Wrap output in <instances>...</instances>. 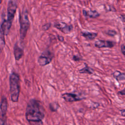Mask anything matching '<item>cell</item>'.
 I'll return each instance as SVG.
<instances>
[{
  "label": "cell",
  "mask_w": 125,
  "mask_h": 125,
  "mask_svg": "<svg viewBox=\"0 0 125 125\" xmlns=\"http://www.w3.org/2000/svg\"><path fill=\"white\" fill-rule=\"evenodd\" d=\"M82 12L83 15L85 18L88 17L89 18H96L99 17L100 15V14L95 10H86L85 9H83Z\"/></svg>",
  "instance_id": "8fae6325"
},
{
  "label": "cell",
  "mask_w": 125,
  "mask_h": 125,
  "mask_svg": "<svg viewBox=\"0 0 125 125\" xmlns=\"http://www.w3.org/2000/svg\"><path fill=\"white\" fill-rule=\"evenodd\" d=\"M20 76L16 73L12 72L9 76L10 93L11 101L14 103L19 101L20 93Z\"/></svg>",
  "instance_id": "7a4b0ae2"
},
{
  "label": "cell",
  "mask_w": 125,
  "mask_h": 125,
  "mask_svg": "<svg viewBox=\"0 0 125 125\" xmlns=\"http://www.w3.org/2000/svg\"><path fill=\"white\" fill-rule=\"evenodd\" d=\"M106 34L110 36H114L116 34V32L113 30H108L106 32Z\"/></svg>",
  "instance_id": "e0dca14e"
},
{
  "label": "cell",
  "mask_w": 125,
  "mask_h": 125,
  "mask_svg": "<svg viewBox=\"0 0 125 125\" xmlns=\"http://www.w3.org/2000/svg\"><path fill=\"white\" fill-rule=\"evenodd\" d=\"M44 116V109L41 102L35 99L30 100L25 110V118L30 125H43Z\"/></svg>",
  "instance_id": "6da1fadb"
},
{
  "label": "cell",
  "mask_w": 125,
  "mask_h": 125,
  "mask_svg": "<svg viewBox=\"0 0 125 125\" xmlns=\"http://www.w3.org/2000/svg\"><path fill=\"white\" fill-rule=\"evenodd\" d=\"M81 35L83 37L85 38L86 40L89 41L93 40L96 38L98 35L97 33L88 32V31H82L81 32Z\"/></svg>",
  "instance_id": "7c38bea8"
},
{
  "label": "cell",
  "mask_w": 125,
  "mask_h": 125,
  "mask_svg": "<svg viewBox=\"0 0 125 125\" xmlns=\"http://www.w3.org/2000/svg\"></svg>",
  "instance_id": "d4e9b609"
},
{
  "label": "cell",
  "mask_w": 125,
  "mask_h": 125,
  "mask_svg": "<svg viewBox=\"0 0 125 125\" xmlns=\"http://www.w3.org/2000/svg\"><path fill=\"white\" fill-rule=\"evenodd\" d=\"M120 111H121V115L123 116H124V117H125V109L121 110Z\"/></svg>",
  "instance_id": "7402d4cb"
},
{
  "label": "cell",
  "mask_w": 125,
  "mask_h": 125,
  "mask_svg": "<svg viewBox=\"0 0 125 125\" xmlns=\"http://www.w3.org/2000/svg\"><path fill=\"white\" fill-rule=\"evenodd\" d=\"M14 51V55L15 59L16 61H19L23 56L24 54V50L18 44V42H16L13 48Z\"/></svg>",
  "instance_id": "9c48e42d"
},
{
  "label": "cell",
  "mask_w": 125,
  "mask_h": 125,
  "mask_svg": "<svg viewBox=\"0 0 125 125\" xmlns=\"http://www.w3.org/2000/svg\"><path fill=\"white\" fill-rule=\"evenodd\" d=\"M80 73L81 74H92L94 72V70L90 67H89L88 64L84 63V67L79 70Z\"/></svg>",
  "instance_id": "4fadbf2b"
},
{
  "label": "cell",
  "mask_w": 125,
  "mask_h": 125,
  "mask_svg": "<svg viewBox=\"0 0 125 125\" xmlns=\"http://www.w3.org/2000/svg\"><path fill=\"white\" fill-rule=\"evenodd\" d=\"M114 42L110 41L97 40L94 42V46L98 48H112L114 46Z\"/></svg>",
  "instance_id": "ba28073f"
},
{
  "label": "cell",
  "mask_w": 125,
  "mask_h": 125,
  "mask_svg": "<svg viewBox=\"0 0 125 125\" xmlns=\"http://www.w3.org/2000/svg\"><path fill=\"white\" fill-rule=\"evenodd\" d=\"M19 21L20 25V36L21 42H22L26 37L30 24L28 17V12L26 8H23L22 12L20 14Z\"/></svg>",
  "instance_id": "3957f363"
},
{
  "label": "cell",
  "mask_w": 125,
  "mask_h": 125,
  "mask_svg": "<svg viewBox=\"0 0 125 125\" xmlns=\"http://www.w3.org/2000/svg\"><path fill=\"white\" fill-rule=\"evenodd\" d=\"M54 26L64 34L70 33L73 28L72 25L68 24L63 21L55 22L54 24Z\"/></svg>",
  "instance_id": "8992f818"
},
{
  "label": "cell",
  "mask_w": 125,
  "mask_h": 125,
  "mask_svg": "<svg viewBox=\"0 0 125 125\" xmlns=\"http://www.w3.org/2000/svg\"><path fill=\"white\" fill-rule=\"evenodd\" d=\"M49 109L52 112H55L57 111L58 108L59 107V104L56 102L51 103L49 105Z\"/></svg>",
  "instance_id": "9a60e30c"
},
{
  "label": "cell",
  "mask_w": 125,
  "mask_h": 125,
  "mask_svg": "<svg viewBox=\"0 0 125 125\" xmlns=\"http://www.w3.org/2000/svg\"><path fill=\"white\" fill-rule=\"evenodd\" d=\"M17 7L18 5L17 0H9L7 9L5 35H7L10 30Z\"/></svg>",
  "instance_id": "277c9868"
},
{
  "label": "cell",
  "mask_w": 125,
  "mask_h": 125,
  "mask_svg": "<svg viewBox=\"0 0 125 125\" xmlns=\"http://www.w3.org/2000/svg\"><path fill=\"white\" fill-rule=\"evenodd\" d=\"M121 51L122 52V53L125 55V45H123L122 46H121Z\"/></svg>",
  "instance_id": "ffe728a7"
},
{
  "label": "cell",
  "mask_w": 125,
  "mask_h": 125,
  "mask_svg": "<svg viewBox=\"0 0 125 125\" xmlns=\"http://www.w3.org/2000/svg\"></svg>",
  "instance_id": "484cf974"
},
{
  "label": "cell",
  "mask_w": 125,
  "mask_h": 125,
  "mask_svg": "<svg viewBox=\"0 0 125 125\" xmlns=\"http://www.w3.org/2000/svg\"><path fill=\"white\" fill-rule=\"evenodd\" d=\"M113 76L118 81L125 80V74L122 73L119 71H115L113 73Z\"/></svg>",
  "instance_id": "5bb4252c"
},
{
  "label": "cell",
  "mask_w": 125,
  "mask_h": 125,
  "mask_svg": "<svg viewBox=\"0 0 125 125\" xmlns=\"http://www.w3.org/2000/svg\"><path fill=\"white\" fill-rule=\"evenodd\" d=\"M51 25V23L50 22H48L47 23H45V24H44V25H42V29L43 31H46L50 28Z\"/></svg>",
  "instance_id": "2e32d148"
},
{
  "label": "cell",
  "mask_w": 125,
  "mask_h": 125,
  "mask_svg": "<svg viewBox=\"0 0 125 125\" xmlns=\"http://www.w3.org/2000/svg\"><path fill=\"white\" fill-rule=\"evenodd\" d=\"M72 60L74 61L77 62V61H80V60H81L82 58L81 57H80L78 55H73V56L72 57Z\"/></svg>",
  "instance_id": "ac0fdd59"
},
{
  "label": "cell",
  "mask_w": 125,
  "mask_h": 125,
  "mask_svg": "<svg viewBox=\"0 0 125 125\" xmlns=\"http://www.w3.org/2000/svg\"><path fill=\"white\" fill-rule=\"evenodd\" d=\"M121 20H122L123 21L125 22V15H124L121 16Z\"/></svg>",
  "instance_id": "cb8c5ba5"
},
{
  "label": "cell",
  "mask_w": 125,
  "mask_h": 125,
  "mask_svg": "<svg viewBox=\"0 0 125 125\" xmlns=\"http://www.w3.org/2000/svg\"><path fill=\"white\" fill-rule=\"evenodd\" d=\"M118 93H119L120 94L125 95V88L124 90H122V91H119Z\"/></svg>",
  "instance_id": "603a6c76"
},
{
  "label": "cell",
  "mask_w": 125,
  "mask_h": 125,
  "mask_svg": "<svg viewBox=\"0 0 125 125\" xmlns=\"http://www.w3.org/2000/svg\"><path fill=\"white\" fill-rule=\"evenodd\" d=\"M62 98L67 102L80 101L85 99V97L73 93H64L61 95Z\"/></svg>",
  "instance_id": "52a82bcc"
},
{
  "label": "cell",
  "mask_w": 125,
  "mask_h": 125,
  "mask_svg": "<svg viewBox=\"0 0 125 125\" xmlns=\"http://www.w3.org/2000/svg\"><path fill=\"white\" fill-rule=\"evenodd\" d=\"M58 39L59 41L60 42H63L64 41V38L63 36H60V35H58Z\"/></svg>",
  "instance_id": "d6986e66"
},
{
  "label": "cell",
  "mask_w": 125,
  "mask_h": 125,
  "mask_svg": "<svg viewBox=\"0 0 125 125\" xmlns=\"http://www.w3.org/2000/svg\"><path fill=\"white\" fill-rule=\"evenodd\" d=\"M0 120V125H7L5 122V121L4 120V118H1Z\"/></svg>",
  "instance_id": "44dd1931"
},
{
  "label": "cell",
  "mask_w": 125,
  "mask_h": 125,
  "mask_svg": "<svg viewBox=\"0 0 125 125\" xmlns=\"http://www.w3.org/2000/svg\"><path fill=\"white\" fill-rule=\"evenodd\" d=\"M54 57V54L49 50L46 49L43 51L38 59V63L41 66L49 64Z\"/></svg>",
  "instance_id": "5b68a950"
},
{
  "label": "cell",
  "mask_w": 125,
  "mask_h": 125,
  "mask_svg": "<svg viewBox=\"0 0 125 125\" xmlns=\"http://www.w3.org/2000/svg\"><path fill=\"white\" fill-rule=\"evenodd\" d=\"M8 108V103L7 99L5 96L3 95L0 102V113L1 118H4L7 113Z\"/></svg>",
  "instance_id": "30bf717a"
}]
</instances>
